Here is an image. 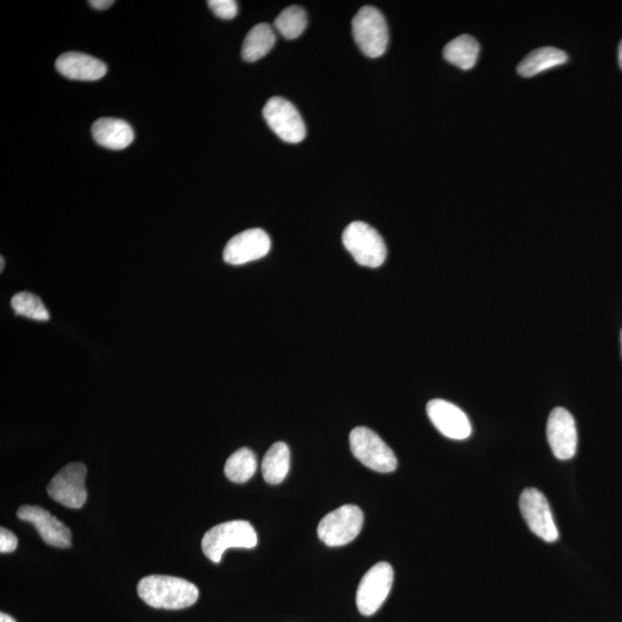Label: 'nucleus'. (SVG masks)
Returning a JSON list of instances; mask_svg holds the SVG:
<instances>
[{
	"instance_id": "f257e3e1",
	"label": "nucleus",
	"mask_w": 622,
	"mask_h": 622,
	"mask_svg": "<svg viewBox=\"0 0 622 622\" xmlns=\"http://www.w3.org/2000/svg\"><path fill=\"white\" fill-rule=\"evenodd\" d=\"M138 594L151 608L181 610L194 605L200 591L194 583L168 575H150L138 584Z\"/></svg>"
},
{
	"instance_id": "f03ea898",
	"label": "nucleus",
	"mask_w": 622,
	"mask_h": 622,
	"mask_svg": "<svg viewBox=\"0 0 622 622\" xmlns=\"http://www.w3.org/2000/svg\"><path fill=\"white\" fill-rule=\"evenodd\" d=\"M257 534L247 521L235 520L211 528L203 536L202 550L212 563H221L224 552L231 548L253 549Z\"/></svg>"
},
{
	"instance_id": "7ed1b4c3",
	"label": "nucleus",
	"mask_w": 622,
	"mask_h": 622,
	"mask_svg": "<svg viewBox=\"0 0 622 622\" xmlns=\"http://www.w3.org/2000/svg\"><path fill=\"white\" fill-rule=\"evenodd\" d=\"M343 244L362 267L379 268L388 255L382 235L363 222H354L346 227Z\"/></svg>"
},
{
	"instance_id": "20e7f679",
	"label": "nucleus",
	"mask_w": 622,
	"mask_h": 622,
	"mask_svg": "<svg viewBox=\"0 0 622 622\" xmlns=\"http://www.w3.org/2000/svg\"><path fill=\"white\" fill-rule=\"evenodd\" d=\"M353 36L360 50L369 58L384 55L389 44V29L384 15L373 6H364L356 13Z\"/></svg>"
},
{
	"instance_id": "39448f33",
	"label": "nucleus",
	"mask_w": 622,
	"mask_h": 622,
	"mask_svg": "<svg viewBox=\"0 0 622 622\" xmlns=\"http://www.w3.org/2000/svg\"><path fill=\"white\" fill-rule=\"evenodd\" d=\"M351 450L362 465L378 473H392L397 469L396 455L376 432L366 427L352 430Z\"/></svg>"
},
{
	"instance_id": "423d86ee",
	"label": "nucleus",
	"mask_w": 622,
	"mask_h": 622,
	"mask_svg": "<svg viewBox=\"0 0 622 622\" xmlns=\"http://www.w3.org/2000/svg\"><path fill=\"white\" fill-rule=\"evenodd\" d=\"M363 512L358 506L344 505L326 514L317 528L320 540L331 548L351 543L363 527Z\"/></svg>"
},
{
	"instance_id": "0eeeda50",
	"label": "nucleus",
	"mask_w": 622,
	"mask_h": 622,
	"mask_svg": "<svg viewBox=\"0 0 622 622\" xmlns=\"http://www.w3.org/2000/svg\"><path fill=\"white\" fill-rule=\"evenodd\" d=\"M393 579V568L384 561L371 567L363 576L356 593V605L362 616H373L381 609L390 595Z\"/></svg>"
},
{
	"instance_id": "6e6552de",
	"label": "nucleus",
	"mask_w": 622,
	"mask_h": 622,
	"mask_svg": "<svg viewBox=\"0 0 622 622\" xmlns=\"http://www.w3.org/2000/svg\"><path fill=\"white\" fill-rule=\"evenodd\" d=\"M263 117L278 138L287 143H300L306 138V125L295 106L283 97H272L265 104Z\"/></svg>"
},
{
	"instance_id": "1a4fd4ad",
	"label": "nucleus",
	"mask_w": 622,
	"mask_h": 622,
	"mask_svg": "<svg viewBox=\"0 0 622 622\" xmlns=\"http://www.w3.org/2000/svg\"><path fill=\"white\" fill-rule=\"evenodd\" d=\"M520 510L529 529L536 536L548 543L558 540L559 532L548 499L540 490L529 488L523 491L520 497Z\"/></svg>"
},
{
	"instance_id": "9d476101",
	"label": "nucleus",
	"mask_w": 622,
	"mask_h": 622,
	"mask_svg": "<svg viewBox=\"0 0 622 622\" xmlns=\"http://www.w3.org/2000/svg\"><path fill=\"white\" fill-rule=\"evenodd\" d=\"M87 467L80 462L65 466L51 480L48 493L57 503L70 508H81L87 502Z\"/></svg>"
},
{
	"instance_id": "9b49d317",
	"label": "nucleus",
	"mask_w": 622,
	"mask_h": 622,
	"mask_svg": "<svg viewBox=\"0 0 622 622\" xmlns=\"http://www.w3.org/2000/svg\"><path fill=\"white\" fill-rule=\"evenodd\" d=\"M546 436L557 459L574 458L578 450V430L573 415L567 409L561 407L553 409L546 427Z\"/></svg>"
},
{
	"instance_id": "f8f14e48",
	"label": "nucleus",
	"mask_w": 622,
	"mask_h": 622,
	"mask_svg": "<svg viewBox=\"0 0 622 622\" xmlns=\"http://www.w3.org/2000/svg\"><path fill=\"white\" fill-rule=\"evenodd\" d=\"M271 249V239L267 232L252 229L233 237L225 246L223 259L231 265H242L263 259Z\"/></svg>"
},
{
	"instance_id": "ddd939ff",
	"label": "nucleus",
	"mask_w": 622,
	"mask_h": 622,
	"mask_svg": "<svg viewBox=\"0 0 622 622\" xmlns=\"http://www.w3.org/2000/svg\"><path fill=\"white\" fill-rule=\"evenodd\" d=\"M427 413L435 428L447 438L464 441L472 435L467 415L452 402L434 399L428 402Z\"/></svg>"
},
{
	"instance_id": "4468645a",
	"label": "nucleus",
	"mask_w": 622,
	"mask_h": 622,
	"mask_svg": "<svg viewBox=\"0 0 622 622\" xmlns=\"http://www.w3.org/2000/svg\"><path fill=\"white\" fill-rule=\"evenodd\" d=\"M17 515L20 520L32 523L45 543L60 549L71 548V530L44 508L21 506Z\"/></svg>"
},
{
	"instance_id": "2eb2a0df",
	"label": "nucleus",
	"mask_w": 622,
	"mask_h": 622,
	"mask_svg": "<svg viewBox=\"0 0 622 622\" xmlns=\"http://www.w3.org/2000/svg\"><path fill=\"white\" fill-rule=\"evenodd\" d=\"M57 71L65 78L77 81H96L104 77L108 67L100 59L81 52H66L56 62Z\"/></svg>"
},
{
	"instance_id": "dca6fc26",
	"label": "nucleus",
	"mask_w": 622,
	"mask_h": 622,
	"mask_svg": "<svg viewBox=\"0 0 622 622\" xmlns=\"http://www.w3.org/2000/svg\"><path fill=\"white\" fill-rule=\"evenodd\" d=\"M97 144L110 150H124L134 141V131L126 121L115 118H102L91 128Z\"/></svg>"
},
{
	"instance_id": "f3484780",
	"label": "nucleus",
	"mask_w": 622,
	"mask_h": 622,
	"mask_svg": "<svg viewBox=\"0 0 622 622\" xmlns=\"http://www.w3.org/2000/svg\"><path fill=\"white\" fill-rule=\"evenodd\" d=\"M568 56L563 50L556 48H541L534 50L522 60L518 72L523 78H532L542 72L551 70L567 63Z\"/></svg>"
},
{
	"instance_id": "a211bd4d",
	"label": "nucleus",
	"mask_w": 622,
	"mask_h": 622,
	"mask_svg": "<svg viewBox=\"0 0 622 622\" xmlns=\"http://www.w3.org/2000/svg\"><path fill=\"white\" fill-rule=\"evenodd\" d=\"M291 453L283 442L273 444L262 462V474L265 482L277 485L282 483L290 472Z\"/></svg>"
},
{
	"instance_id": "6ab92c4d",
	"label": "nucleus",
	"mask_w": 622,
	"mask_h": 622,
	"mask_svg": "<svg viewBox=\"0 0 622 622\" xmlns=\"http://www.w3.org/2000/svg\"><path fill=\"white\" fill-rule=\"evenodd\" d=\"M276 35L269 24H259L250 29L242 45V58L248 63L257 62L275 47Z\"/></svg>"
},
{
	"instance_id": "aec40b11",
	"label": "nucleus",
	"mask_w": 622,
	"mask_h": 622,
	"mask_svg": "<svg viewBox=\"0 0 622 622\" xmlns=\"http://www.w3.org/2000/svg\"><path fill=\"white\" fill-rule=\"evenodd\" d=\"M480 55V44L474 37L469 35H461L446 45L444 49V58L450 64L468 71L477 63Z\"/></svg>"
},
{
	"instance_id": "412c9836",
	"label": "nucleus",
	"mask_w": 622,
	"mask_h": 622,
	"mask_svg": "<svg viewBox=\"0 0 622 622\" xmlns=\"http://www.w3.org/2000/svg\"><path fill=\"white\" fill-rule=\"evenodd\" d=\"M257 469L256 455L247 447L234 452L225 464V475L234 483H245L252 479Z\"/></svg>"
},
{
	"instance_id": "4be33fe9",
	"label": "nucleus",
	"mask_w": 622,
	"mask_h": 622,
	"mask_svg": "<svg viewBox=\"0 0 622 622\" xmlns=\"http://www.w3.org/2000/svg\"><path fill=\"white\" fill-rule=\"evenodd\" d=\"M307 25V13L300 6L287 7L275 21L276 29L286 40L298 39L305 32Z\"/></svg>"
},
{
	"instance_id": "5701e85b",
	"label": "nucleus",
	"mask_w": 622,
	"mask_h": 622,
	"mask_svg": "<svg viewBox=\"0 0 622 622\" xmlns=\"http://www.w3.org/2000/svg\"><path fill=\"white\" fill-rule=\"evenodd\" d=\"M14 313L29 318V320L47 322L50 313L43 301L37 295L30 292H19L11 301Z\"/></svg>"
},
{
	"instance_id": "b1692460",
	"label": "nucleus",
	"mask_w": 622,
	"mask_h": 622,
	"mask_svg": "<svg viewBox=\"0 0 622 622\" xmlns=\"http://www.w3.org/2000/svg\"><path fill=\"white\" fill-rule=\"evenodd\" d=\"M208 5L218 18L232 20L237 17L238 3L234 0H210Z\"/></svg>"
},
{
	"instance_id": "393cba45",
	"label": "nucleus",
	"mask_w": 622,
	"mask_h": 622,
	"mask_svg": "<svg viewBox=\"0 0 622 622\" xmlns=\"http://www.w3.org/2000/svg\"><path fill=\"white\" fill-rule=\"evenodd\" d=\"M18 546V538L9 529H0V552L10 553Z\"/></svg>"
},
{
	"instance_id": "a878e982",
	"label": "nucleus",
	"mask_w": 622,
	"mask_h": 622,
	"mask_svg": "<svg viewBox=\"0 0 622 622\" xmlns=\"http://www.w3.org/2000/svg\"><path fill=\"white\" fill-rule=\"evenodd\" d=\"M113 4H115V2H112V0H90L89 2V5L91 7H94V9L100 11L109 9V7H111Z\"/></svg>"
},
{
	"instance_id": "bb28decb",
	"label": "nucleus",
	"mask_w": 622,
	"mask_h": 622,
	"mask_svg": "<svg viewBox=\"0 0 622 622\" xmlns=\"http://www.w3.org/2000/svg\"><path fill=\"white\" fill-rule=\"evenodd\" d=\"M0 622H17L9 614L0 613Z\"/></svg>"
},
{
	"instance_id": "cd10ccee",
	"label": "nucleus",
	"mask_w": 622,
	"mask_h": 622,
	"mask_svg": "<svg viewBox=\"0 0 622 622\" xmlns=\"http://www.w3.org/2000/svg\"><path fill=\"white\" fill-rule=\"evenodd\" d=\"M618 58H619V65H620L621 70H622V41H621V43L619 45Z\"/></svg>"
},
{
	"instance_id": "c85d7f7f",
	"label": "nucleus",
	"mask_w": 622,
	"mask_h": 622,
	"mask_svg": "<svg viewBox=\"0 0 622 622\" xmlns=\"http://www.w3.org/2000/svg\"><path fill=\"white\" fill-rule=\"evenodd\" d=\"M5 267V261H4V257H0V270H4Z\"/></svg>"
},
{
	"instance_id": "c756f323",
	"label": "nucleus",
	"mask_w": 622,
	"mask_h": 622,
	"mask_svg": "<svg viewBox=\"0 0 622 622\" xmlns=\"http://www.w3.org/2000/svg\"><path fill=\"white\" fill-rule=\"evenodd\" d=\"M621 350H622V331H621Z\"/></svg>"
}]
</instances>
